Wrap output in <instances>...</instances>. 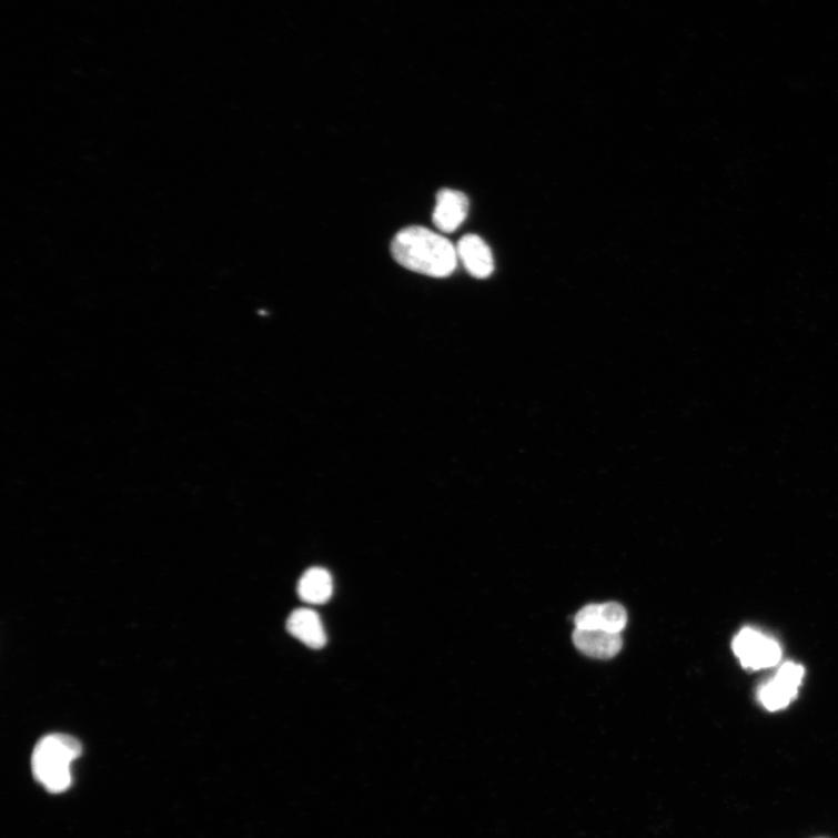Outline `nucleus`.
Listing matches in <instances>:
<instances>
[{"label": "nucleus", "instance_id": "nucleus-3", "mask_svg": "<svg viewBox=\"0 0 838 838\" xmlns=\"http://www.w3.org/2000/svg\"><path fill=\"white\" fill-rule=\"evenodd\" d=\"M733 649L741 665L753 669L773 667L781 658L780 645L751 628L741 630L735 637Z\"/></svg>", "mask_w": 838, "mask_h": 838}, {"label": "nucleus", "instance_id": "nucleus-9", "mask_svg": "<svg viewBox=\"0 0 838 838\" xmlns=\"http://www.w3.org/2000/svg\"><path fill=\"white\" fill-rule=\"evenodd\" d=\"M286 629L311 649H322L326 644V633L320 615L309 608L292 613L286 622Z\"/></svg>", "mask_w": 838, "mask_h": 838}, {"label": "nucleus", "instance_id": "nucleus-2", "mask_svg": "<svg viewBox=\"0 0 838 838\" xmlns=\"http://www.w3.org/2000/svg\"><path fill=\"white\" fill-rule=\"evenodd\" d=\"M82 755L80 741L69 735L41 738L32 755V771L48 792L62 794L73 784L71 764Z\"/></svg>", "mask_w": 838, "mask_h": 838}, {"label": "nucleus", "instance_id": "nucleus-8", "mask_svg": "<svg viewBox=\"0 0 838 838\" xmlns=\"http://www.w3.org/2000/svg\"><path fill=\"white\" fill-rule=\"evenodd\" d=\"M573 643L584 655L597 659L613 658L624 646L620 634L578 628L573 633Z\"/></svg>", "mask_w": 838, "mask_h": 838}, {"label": "nucleus", "instance_id": "nucleus-1", "mask_svg": "<svg viewBox=\"0 0 838 838\" xmlns=\"http://www.w3.org/2000/svg\"><path fill=\"white\" fill-rule=\"evenodd\" d=\"M394 259L406 270L431 277H447L458 265L457 248L422 226L400 231L392 243Z\"/></svg>", "mask_w": 838, "mask_h": 838}, {"label": "nucleus", "instance_id": "nucleus-7", "mask_svg": "<svg viewBox=\"0 0 838 838\" xmlns=\"http://www.w3.org/2000/svg\"><path fill=\"white\" fill-rule=\"evenodd\" d=\"M457 253L464 267L473 277L487 279L493 274L494 256L481 236L476 234L463 236L457 245Z\"/></svg>", "mask_w": 838, "mask_h": 838}, {"label": "nucleus", "instance_id": "nucleus-4", "mask_svg": "<svg viewBox=\"0 0 838 838\" xmlns=\"http://www.w3.org/2000/svg\"><path fill=\"white\" fill-rule=\"evenodd\" d=\"M804 674L802 666L786 663L776 678L760 689L759 699L763 706L769 710H779L791 704L797 697Z\"/></svg>", "mask_w": 838, "mask_h": 838}, {"label": "nucleus", "instance_id": "nucleus-6", "mask_svg": "<svg viewBox=\"0 0 838 838\" xmlns=\"http://www.w3.org/2000/svg\"><path fill=\"white\" fill-rule=\"evenodd\" d=\"M470 202L461 191L443 189L437 194L433 222L443 233L457 231L467 219Z\"/></svg>", "mask_w": 838, "mask_h": 838}, {"label": "nucleus", "instance_id": "nucleus-5", "mask_svg": "<svg viewBox=\"0 0 838 838\" xmlns=\"http://www.w3.org/2000/svg\"><path fill=\"white\" fill-rule=\"evenodd\" d=\"M627 622V610L616 603L586 606L574 618V625L578 629L605 630L616 634L625 630Z\"/></svg>", "mask_w": 838, "mask_h": 838}, {"label": "nucleus", "instance_id": "nucleus-10", "mask_svg": "<svg viewBox=\"0 0 838 838\" xmlns=\"http://www.w3.org/2000/svg\"><path fill=\"white\" fill-rule=\"evenodd\" d=\"M297 590L301 600L305 604L324 605L333 594L331 574L325 568H310L303 574Z\"/></svg>", "mask_w": 838, "mask_h": 838}]
</instances>
